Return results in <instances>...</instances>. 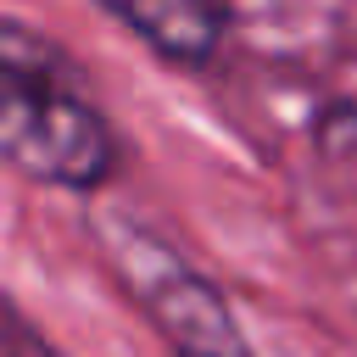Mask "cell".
<instances>
[{
    "mask_svg": "<svg viewBox=\"0 0 357 357\" xmlns=\"http://www.w3.org/2000/svg\"><path fill=\"white\" fill-rule=\"evenodd\" d=\"M0 151L17 173L56 190H95L117 167L106 117L78 95L61 56L22 22L0 39Z\"/></svg>",
    "mask_w": 357,
    "mask_h": 357,
    "instance_id": "1",
    "label": "cell"
},
{
    "mask_svg": "<svg viewBox=\"0 0 357 357\" xmlns=\"http://www.w3.org/2000/svg\"><path fill=\"white\" fill-rule=\"evenodd\" d=\"M100 245L117 268V279L128 284V296L145 307L151 329L167 340L173 357H251L223 290L190 268L178 251H167L156 234H145L139 223H100Z\"/></svg>",
    "mask_w": 357,
    "mask_h": 357,
    "instance_id": "2",
    "label": "cell"
},
{
    "mask_svg": "<svg viewBox=\"0 0 357 357\" xmlns=\"http://www.w3.org/2000/svg\"><path fill=\"white\" fill-rule=\"evenodd\" d=\"M123 28H134L156 56L201 67L212 61L223 39V6L218 0H100Z\"/></svg>",
    "mask_w": 357,
    "mask_h": 357,
    "instance_id": "3",
    "label": "cell"
},
{
    "mask_svg": "<svg viewBox=\"0 0 357 357\" xmlns=\"http://www.w3.org/2000/svg\"><path fill=\"white\" fill-rule=\"evenodd\" d=\"M312 139H318V156L357 190V106H329L318 117Z\"/></svg>",
    "mask_w": 357,
    "mask_h": 357,
    "instance_id": "4",
    "label": "cell"
}]
</instances>
